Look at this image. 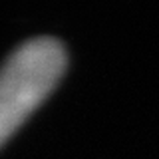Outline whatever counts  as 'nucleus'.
Here are the masks:
<instances>
[{
	"mask_svg": "<svg viewBox=\"0 0 159 159\" xmlns=\"http://www.w3.org/2000/svg\"><path fill=\"white\" fill-rule=\"evenodd\" d=\"M68 66L66 46L38 36L18 46L0 68V147L58 86Z\"/></svg>",
	"mask_w": 159,
	"mask_h": 159,
	"instance_id": "f257e3e1",
	"label": "nucleus"
}]
</instances>
